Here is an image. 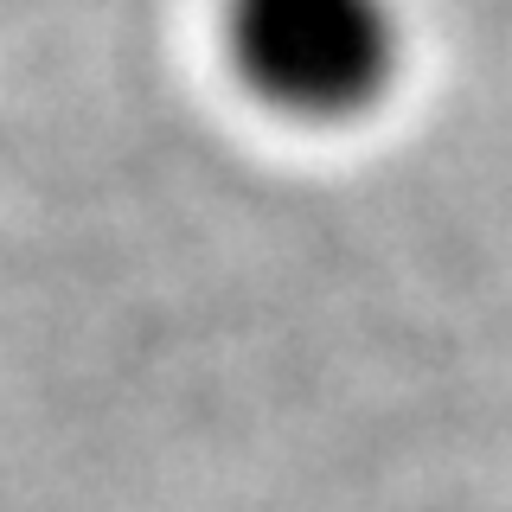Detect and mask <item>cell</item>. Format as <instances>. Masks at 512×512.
Instances as JSON below:
<instances>
[{"label": "cell", "mask_w": 512, "mask_h": 512, "mask_svg": "<svg viewBox=\"0 0 512 512\" xmlns=\"http://www.w3.org/2000/svg\"><path fill=\"white\" fill-rule=\"evenodd\" d=\"M224 45L250 96L295 122L372 116L404 71L397 0H231Z\"/></svg>", "instance_id": "cell-1"}]
</instances>
